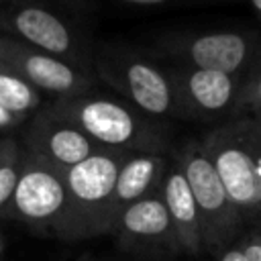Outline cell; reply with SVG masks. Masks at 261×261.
Here are the masks:
<instances>
[{"instance_id": "6da1fadb", "label": "cell", "mask_w": 261, "mask_h": 261, "mask_svg": "<svg viewBox=\"0 0 261 261\" xmlns=\"http://www.w3.org/2000/svg\"><path fill=\"white\" fill-rule=\"evenodd\" d=\"M49 106L104 149L124 153H163V128L130 102L88 92L59 98Z\"/></svg>"}, {"instance_id": "7a4b0ae2", "label": "cell", "mask_w": 261, "mask_h": 261, "mask_svg": "<svg viewBox=\"0 0 261 261\" xmlns=\"http://www.w3.org/2000/svg\"><path fill=\"white\" fill-rule=\"evenodd\" d=\"M124 157V151L100 149L88 159L63 169L69 206L61 239L82 241L112 232V198Z\"/></svg>"}, {"instance_id": "3957f363", "label": "cell", "mask_w": 261, "mask_h": 261, "mask_svg": "<svg viewBox=\"0 0 261 261\" xmlns=\"http://www.w3.org/2000/svg\"><path fill=\"white\" fill-rule=\"evenodd\" d=\"M67 206L69 196L63 169L24 151L18 184L6 214L37 232H51L61 239Z\"/></svg>"}, {"instance_id": "277c9868", "label": "cell", "mask_w": 261, "mask_h": 261, "mask_svg": "<svg viewBox=\"0 0 261 261\" xmlns=\"http://www.w3.org/2000/svg\"><path fill=\"white\" fill-rule=\"evenodd\" d=\"M98 77L126 96V100L151 118H163L175 112V92L159 67L135 51L106 47L94 57Z\"/></svg>"}, {"instance_id": "5b68a950", "label": "cell", "mask_w": 261, "mask_h": 261, "mask_svg": "<svg viewBox=\"0 0 261 261\" xmlns=\"http://www.w3.org/2000/svg\"><path fill=\"white\" fill-rule=\"evenodd\" d=\"M175 161L184 171L198 206L204 249L218 251L230 239L241 216L232 206L220 181V175L212 165L210 157L206 155V151L202 149V145L198 143L186 145Z\"/></svg>"}, {"instance_id": "8992f818", "label": "cell", "mask_w": 261, "mask_h": 261, "mask_svg": "<svg viewBox=\"0 0 261 261\" xmlns=\"http://www.w3.org/2000/svg\"><path fill=\"white\" fill-rule=\"evenodd\" d=\"M0 61L22 75L33 88L47 92L57 100L88 94L92 88V75L88 69L16 39L0 37Z\"/></svg>"}, {"instance_id": "52a82bcc", "label": "cell", "mask_w": 261, "mask_h": 261, "mask_svg": "<svg viewBox=\"0 0 261 261\" xmlns=\"http://www.w3.org/2000/svg\"><path fill=\"white\" fill-rule=\"evenodd\" d=\"M110 234L116 237L126 253L143 259H165L181 253L161 190L126 206L118 214Z\"/></svg>"}, {"instance_id": "ba28073f", "label": "cell", "mask_w": 261, "mask_h": 261, "mask_svg": "<svg viewBox=\"0 0 261 261\" xmlns=\"http://www.w3.org/2000/svg\"><path fill=\"white\" fill-rule=\"evenodd\" d=\"M202 149L216 167L239 216L243 218L261 212V177L245 141L220 130L208 137L202 143Z\"/></svg>"}, {"instance_id": "9c48e42d", "label": "cell", "mask_w": 261, "mask_h": 261, "mask_svg": "<svg viewBox=\"0 0 261 261\" xmlns=\"http://www.w3.org/2000/svg\"><path fill=\"white\" fill-rule=\"evenodd\" d=\"M22 147L31 155L59 169H67L104 149L73 122L57 114L51 106H41L33 114L24 133Z\"/></svg>"}, {"instance_id": "30bf717a", "label": "cell", "mask_w": 261, "mask_h": 261, "mask_svg": "<svg viewBox=\"0 0 261 261\" xmlns=\"http://www.w3.org/2000/svg\"><path fill=\"white\" fill-rule=\"evenodd\" d=\"M8 27L22 39V43L39 51L61 57L77 67L86 61L71 27L41 4H20L14 8L8 16Z\"/></svg>"}, {"instance_id": "8fae6325", "label": "cell", "mask_w": 261, "mask_h": 261, "mask_svg": "<svg viewBox=\"0 0 261 261\" xmlns=\"http://www.w3.org/2000/svg\"><path fill=\"white\" fill-rule=\"evenodd\" d=\"M161 198L165 202L179 251L188 255H200L204 251L200 214H198V206L192 196V190L188 186V179L179 169L177 161L167 165L165 169V175L161 181Z\"/></svg>"}, {"instance_id": "7c38bea8", "label": "cell", "mask_w": 261, "mask_h": 261, "mask_svg": "<svg viewBox=\"0 0 261 261\" xmlns=\"http://www.w3.org/2000/svg\"><path fill=\"white\" fill-rule=\"evenodd\" d=\"M165 169H167V161L163 153H155V151L126 153L114 186V198H112L114 222L126 206L161 190Z\"/></svg>"}, {"instance_id": "4fadbf2b", "label": "cell", "mask_w": 261, "mask_h": 261, "mask_svg": "<svg viewBox=\"0 0 261 261\" xmlns=\"http://www.w3.org/2000/svg\"><path fill=\"white\" fill-rule=\"evenodd\" d=\"M169 82L175 92V100L186 98L194 108L202 112H220L224 110L234 92V82L228 73L210 71V69H190L181 75H169Z\"/></svg>"}, {"instance_id": "5bb4252c", "label": "cell", "mask_w": 261, "mask_h": 261, "mask_svg": "<svg viewBox=\"0 0 261 261\" xmlns=\"http://www.w3.org/2000/svg\"><path fill=\"white\" fill-rule=\"evenodd\" d=\"M247 57V43L237 33H212L196 37L188 45V59L198 69L232 73Z\"/></svg>"}, {"instance_id": "9a60e30c", "label": "cell", "mask_w": 261, "mask_h": 261, "mask_svg": "<svg viewBox=\"0 0 261 261\" xmlns=\"http://www.w3.org/2000/svg\"><path fill=\"white\" fill-rule=\"evenodd\" d=\"M0 104L8 112L24 120L29 118V114H35L41 108V92L2 61H0Z\"/></svg>"}, {"instance_id": "2e32d148", "label": "cell", "mask_w": 261, "mask_h": 261, "mask_svg": "<svg viewBox=\"0 0 261 261\" xmlns=\"http://www.w3.org/2000/svg\"><path fill=\"white\" fill-rule=\"evenodd\" d=\"M22 157H24L22 145H18L12 137H8L2 157H0V214L2 212L6 214L12 202L18 175H20V167H22Z\"/></svg>"}, {"instance_id": "e0dca14e", "label": "cell", "mask_w": 261, "mask_h": 261, "mask_svg": "<svg viewBox=\"0 0 261 261\" xmlns=\"http://www.w3.org/2000/svg\"><path fill=\"white\" fill-rule=\"evenodd\" d=\"M241 249L245 251L249 261H261V237L259 234H253V237L245 239Z\"/></svg>"}, {"instance_id": "ac0fdd59", "label": "cell", "mask_w": 261, "mask_h": 261, "mask_svg": "<svg viewBox=\"0 0 261 261\" xmlns=\"http://www.w3.org/2000/svg\"><path fill=\"white\" fill-rule=\"evenodd\" d=\"M20 122H24V118H20V116H16V114L8 112V110H6V108L0 104V130L14 128V126H18Z\"/></svg>"}, {"instance_id": "d6986e66", "label": "cell", "mask_w": 261, "mask_h": 261, "mask_svg": "<svg viewBox=\"0 0 261 261\" xmlns=\"http://www.w3.org/2000/svg\"><path fill=\"white\" fill-rule=\"evenodd\" d=\"M218 261H249V259H247L245 251L239 245H234V247H226L222 251V255L218 257Z\"/></svg>"}, {"instance_id": "ffe728a7", "label": "cell", "mask_w": 261, "mask_h": 261, "mask_svg": "<svg viewBox=\"0 0 261 261\" xmlns=\"http://www.w3.org/2000/svg\"><path fill=\"white\" fill-rule=\"evenodd\" d=\"M243 141L249 147V151L253 153V159H255V165H257V173L261 177V141H249V139H243Z\"/></svg>"}, {"instance_id": "44dd1931", "label": "cell", "mask_w": 261, "mask_h": 261, "mask_svg": "<svg viewBox=\"0 0 261 261\" xmlns=\"http://www.w3.org/2000/svg\"><path fill=\"white\" fill-rule=\"evenodd\" d=\"M126 4H137V6H155V4H163L167 0H120Z\"/></svg>"}, {"instance_id": "7402d4cb", "label": "cell", "mask_w": 261, "mask_h": 261, "mask_svg": "<svg viewBox=\"0 0 261 261\" xmlns=\"http://www.w3.org/2000/svg\"><path fill=\"white\" fill-rule=\"evenodd\" d=\"M6 141H8V137H0V157H2V151L6 147Z\"/></svg>"}, {"instance_id": "603a6c76", "label": "cell", "mask_w": 261, "mask_h": 261, "mask_svg": "<svg viewBox=\"0 0 261 261\" xmlns=\"http://www.w3.org/2000/svg\"><path fill=\"white\" fill-rule=\"evenodd\" d=\"M251 2H253V6H255L259 12H261V0H251Z\"/></svg>"}, {"instance_id": "cb8c5ba5", "label": "cell", "mask_w": 261, "mask_h": 261, "mask_svg": "<svg viewBox=\"0 0 261 261\" xmlns=\"http://www.w3.org/2000/svg\"><path fill=\"white\" fill-rule=\"evenodd\" d=\"M2 253H4V239H2V234H0V257H2Z\"/></svg>"}, {"instance_id": "d4e9b609", "label": "cell", "mask_w": 261, "mask_h": 261, "mask_svg": "<svg viewBox=\"0 0 261 261\" xmlns=\"http://www.w3.org/2000/svg\"><path fill=\"white\" fill-rule=\"evenodd\" d=\"M257 92H259V98H261V82H259V90Z\"/></svg>"}, {"instance_id": "484cf974", "label": "cell", "mask_w": 261, "mask_h": 261, "mask_svg": "<svg viewBox=\"0 0 261 261\" xmlns=\"http://www.w3.org/2000/svg\"><path fill=\"white\" fill-rule=\"evenodd\" d=\"M0 2H4V0H0Z\"/></svg>"}, {"instance_id": "4316f807", "label": "cell", "mask_w": 261, "mask_h": 261, "mask_svg": "<svg viewBox=\"0 0 261 261\" xmlns=\"http://www.w3.org/2000/svg\"><path fill=\"white\" fill-rule=\"evenodd\" d=\"M0 261H2V259H0Z\"/></svg>"}]
</instances>
